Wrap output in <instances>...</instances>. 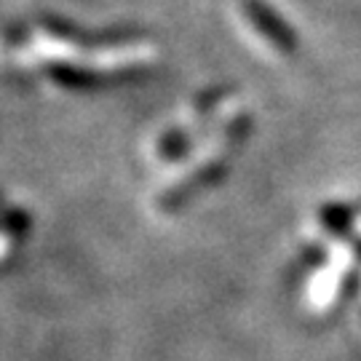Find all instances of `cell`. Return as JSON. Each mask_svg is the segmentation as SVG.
I'll return each mask as SVG.
<instances>
[{"label":"cell","mask_w":361,"mask_h":361,"mask_svg":"<svg viewBox=\"0 0 361 361\" xmlns=\"http://www.w3.org/2000/svg\"><path fill=\"white\" fill-rule=\"evenodd\" d=\"M356 231L361 233V217H356Z\"/></svg>","instance_id":"6da1fadb"}]
</instances>
